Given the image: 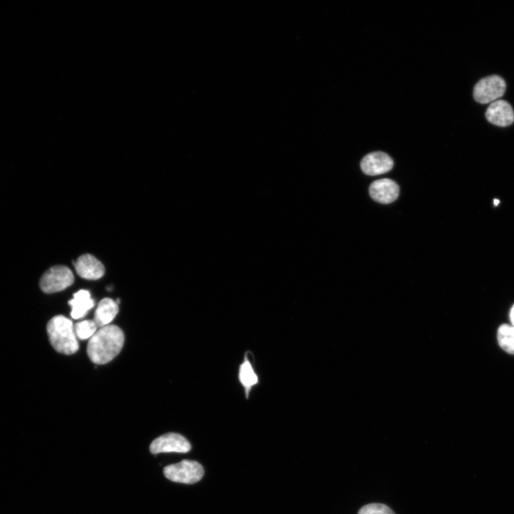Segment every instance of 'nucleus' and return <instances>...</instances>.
<instances>
[{"instance_id":"1","label":"nucleus","mask_w":514,"mask_h":514,"mask_svg":"<svg viewBox=\"0 0 514 514\" xmlns=\"http://www.w3.org/2000/svg\"><path fill=\"white\" fill-rule=\"evenodd\" d=\"M124 343V334L116 325L100 328L90 339L87 354L96 365H105L114 359L121 352Z\"/></svg>"},{"instance_id":"2","label":"nucleus","mask_w":514,"mask_h":514,"mask_svg":"<svg viewBox=\"0 0 514 514\" xmlns=\"http://www.w3.org/2000/svg\"><path fill=\"white\" fill-rule=\"evenodd\" d=\"M47 330L52 346L59 353L70 355L79 350L74 325L69 318L62 315L53 317Z\"/></svg>"},{"instance_id":"3","label":"nucleus","mask_w":514,"mask_h":514,"mask_svg":"<svg viewBox=\"0 0 514 514\" xmlns=\"http://www.w3.org/2000/svg\"><path fill=\"white\" fill-rule=\"evenodd\" d=\"M164 474L171 481L193 484L200 481L204 474L203 466L198 462L183 460L180 463L166 466Z\"/></svg>"},{"instance_id":"4","label":"nucleus","mask_w":514,"mask_h":514,"mask_svg":"<svg viewBox=\"0 0 514 514\" xmlns=\"http://www.w3.org/2000/svg\"><path fill=\"white\" fill-rule=\"evenodd\" d=\"M506 85L503 78L497 75L481 80L474 87L473 97L481 104L493 103L505 93Z\"/></svg>"},{"instance_id":"5","label":"nucleus","mask_w":514,"mask_h":514,"mask_svg":"<svg viewBox=\"0 0 514 514\" xmlns=\"http://www.w3.org/2000/svg\"><path fill=\"white\" fill-rule=\"evenodd\" d=\"M75 281L73 272L65 266H55L50 268L43 276L41 287L47 294H53L65 290Z\"/></svg>"},{"instance_id":"6","label":"nucleus","mask_w":514,"mask_h":514,"mask_svg":"<svg viewBox=\"0 0 514 514\" xmlns=\"http://www.w3.org/2000/svg\"><path fill=\"white\" fill-rule=\"evenodd\" d=\"M191 444L183 436L168 433L154 439L150 445L151 454L159 453H188L191 450Z\"/></svg>"},{"instance_id":"7","label":"nucleus","mask_w":514,"mask_h":514,"mask_svg":"<svg viewBox=\"0 0 514 514\" xmlns=\"http://www.w3.org/2000/svg\"><path fill=\"white\" fill-rule=\"evenodd\" d=\"M393 166V159L387 154L382 151L368 154L361 162L364 173L369 176L385 174L392 170Z\"/></svg>"},{"instance_id":"8","label":"nucleus","mask_w":514,"mask_h":514,"mask_svg":"<svg viewBox=\"0 0 514 514\" xmlns=\"http://www.w3.org/2000/svg\"><path fill=\"white\" fill-rule=\"evenodd\" d=\"M371 198L376 202L388 205L396 201L400 196V187L393 181L382 179L374 182L370 188Z\"/></svg>"},{"instance_id":"9","label":"nucleus","mask_w":514,"mask_h":514,"mask_svg":"<svg viewBox=\"0 0 514 514\" xmlns=\"http://www.w3.org/2000/svg\"><path fill=\"white\" fill-rule=\"evenodd\" d=\"M487 120L498 127H508L514 122V112L510 105L504 100L491 103L486 112Z\"/></svg>"},{"instance_id":"10","label":"nucleus","mask_w":514,"mask_h":514,"mask_svg":"<svg viewBox=\"0 0 514 514\" xmlns=\"http://www.w3.org/2000/svg\"><path fill=\"white\" fill-rule=\"evenodd\" d=\"M77 273L83 279L96 280L105 274L103 264L94 256L85 255L74 262Z\"/></svg>"},{"instance_id":"11","label":"nucleus","mask_w":514,"mask_h":514,"mask_svg":"<svg viewBox=\"0 0 514 514\" xmlns=\"http://www.w3.org/2000/svg\"><path fill=\"white\" fill-rule=\"evenodd\" d=\"M119 312V306L115 301L109 298L103 299L95 311L94 321L98 327L102 328L112 321Z\"/></svg>"},{"instance_id":"12","label":"nucleus","mask_w":514,"mask_h":514,"mask_svg":"<svg viewBox=\"0 0 514 514\" xmlns=\"http://www.w3.org/2000/svg\"><path fill=\"white\" fill-rule=\"evenodd\" d=\"M72 307L71 316L74 319H80L87 315L95 306V301L90 293L87 290H80L74 294L73 299L69 301Z\"/></svg>"},{"instance_id":"13","label":"nucleus","mask_w":514,"mask_h":514,"mask_svg":"<svg viewBox=\"0 0 514 514\" xmlns=\"http://www.w3.org/2000/svg\"><path fill=\"white\" fill-rule=\"evenodd\" d=\"M239 378L247 395L252 388L258 384V376L247 358H245L240 368Z\"/></svg>"},{"instance_id":"14","label":"nucleus","mask_w":514,"mask_h":514,"mask_svg":"<svg viewBox=\"0 0 514 514\" xmlns=\"http://www.w3.org/2000/svg\"><path fill=\"white\" fill-rule=\"evenodd\" d=\"M498 341L504 351L514 355V326L508 324L500 326L498 331Z\"/></svg>"},{"instance_id":"15","label":"nucleus","mask_w":514,"mask_h":514,"mask_svg":"<svg viewBox=\"0 0 514 514\" xmlns=\"http://www.w3.org/2000/svg\"><path fill=\"white\" fill-rule=\"evenodd\" d=\"M97 327L94 320L82 321L74 326L76 336L80 340L90 339L97 331Z\"/></svg>"},{"instance_id":"16","label":"nucleus","mask_w":514,"mask_h":514,"mask_svg":"<svg viewBox=\"0 0 514 514\" xmlns=\"http://www.w3.org/2000/svg\"><path fill=\"white\" fill-rule=\"evenodd\" d=\"M358 514H395V513L387 505L370 503L363 506Z\"/></svg>"},{"instance_id":"17","label":"nucleus","mask_w":514,"mask_h":514,"mask_svg":"<svg viewBox=\"0 0 514 514\" xmlns=\"http://www.w3.org/2000/svg\"><path fill=\"white\" fill-rule=\"evenodd\" d=\"M510 321L512 323V326H514V306L511 309L510 314Z\"/></svg>"}]
</instances>
